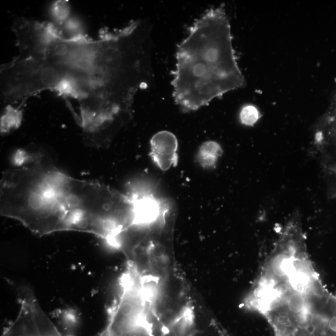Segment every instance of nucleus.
Wrapping results in <instances>:
<instances>
[{
	"mask_svg": "<svg viewBox=\"0 0 336 336\" xmlns=\"http://www.w3.org/2000/svg\"><path fill=\"white\" fill-rule=\"evenodd\" d=\"M12 30L18 54L0 69L3 102L22 105L55 92L77 103L84 144L108 147L132 119L137 92L153 79L149 22L135 19L102 30L96 39L24 17L15 19Z\"/></svg>",
	"mask_w": 336,
	"mask_h": 336,
	"instance_id": "1",
	"label": "nucleus"
},
{
	"mask_svg": "<svg viewBox=\"0 0 336 336\" xmlns=\"http://www.w3.org/2000/svg\"><path fill=\"white\" fill-rule=\"evenodd\" d=\"M133 195L72 178L41 159L6 171L0 186V212L31 231L45 235L86 232L110 242L133 222Z\"/></svg>",
	"mask_w": 336,
	"mask_h": 336,
	"instance_id": "2",
	"label": "nucleus"
},
{
	"mask_svg": "<svg viewBox=\"0 0 336 336\" xmlns=\"http://www.w3.org/2000/svg\"><path fill=\"white\" fill-rule=\"evenodd\" d=\"M232 39L223 5L207 10L189 27L178 44L172 72L173 99L182 110H197L244 88Z\"/></svg>",
	"mask_w": 336,
	"mask_h": 336,
	"instance_id": "3",
	"label": "nucleus"
},
{
	"mask_svg": "<svg viewBox=\"0 0 336 336\" xmlns=\"http://www.w3.org/2000/svg\"><path fill=\"white\" fill-rule=\"evenodd\" d=\"M150 156L159 169L167 171L177 166L178 141L169 131L156 133L151 139Z\"/></svg>",
	"mask_w": 336,
	"mask_h": 336,
	"instance_id": "4",
	"label": "nucleus"
},
{
	"mask_svg": "<svg viewBox=\"0 0 336 336\" xmlns=\"http://www.w3.org/2000/svg\"><path fill=\"white\" fill-rule=\"evenodd\" d=\"M222 153V148L217 142H206L201 145L198 150L197 160L202 167L210 169L215 166Z\"/></svg>",
	"mask_w": 336,
	"mask_h": 336,
	"instance_id": "5",
	"label": "nucleus"
},
{
	"mask_svg": "<svg viewBox=\"0 0 336 336\" xmlns=\"http://www.w3.org/2000/svg\"><path fill=\"white\" fill-rule=\"evenodd\" d=\"M260 112L256 106L246 105L243 106L240 112V120L242 124L253 126L259 121Z\"/></svg>",
	"mask_w": 336,
	"mask_h": 336,
	"instance_id": "6",
	"label": "nucleus"
},
{
	"mask_svg": "<svg viewBox=\"0 0 336 336\" xmlns=\"http://www.w3.org/2000/svg\"><path fill=\"white\" fill-rule=\"evenodd\" d=\"M161 336H178V332L175 329H167L162 333Z\"/></svg>",
	"mask_w": 336,
	"mask_h": 336,
	"instance_id": "7",
	"label": "nucleus"
}]
</instances>
